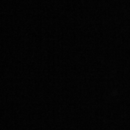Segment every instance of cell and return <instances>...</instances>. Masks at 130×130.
<instances>
[]
</instances>
